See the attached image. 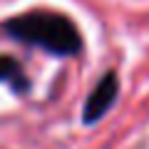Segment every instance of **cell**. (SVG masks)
Here are the masks:
<instances>
[{
	"instance_id": "cell-1",
	"label": "cell",
	"mask_w": 149,
	"mask_h": 149,
	"mask_svg": "<svg viewBox=\"0 0 149 149\" xmlns=\"http://www.w3.org/2000/svg\"><path fill=\"white\" fill-rule=\"evenodd\" d=\"M3 32L13 40L45 50L57 57H72L82 50V35L72 20L55 10H27L3 22Z\"/></svg>"
},
{
	"instance_id": "cell-2",
	"label": "cell",
	"mask_w": 149,
	"mask_h": 149,
	"mask_svg": "<svg viewBox=\"0 0 149 149\" xmlns=\"http://www.w3.org/2000/svg\"><path fill=\"white\" fill-rule=\"evenodd\" d=\"M117 95H119V77L114 70H107L97 80V85L92 87V92L87 95L85 107H82V122L97 124L117 102Z\"/></svg>"
},
{
	"instance_id": "cell-3",
	"label": "cell",
	"mask_w": 149,
	"mask_h": 149,
	"mask_svg": "<svg viewBox=\"0 0 149 149\" xmlns=\"http://www.w3.org/2000/svg\"><path fill=\"white\" fill-rule=\"evenodd\" d=\"M0 82H8L13 92L27 95L30 92V77L25 74L22 65L13 55H0Z\"/></svg>"
}]
</instances>
